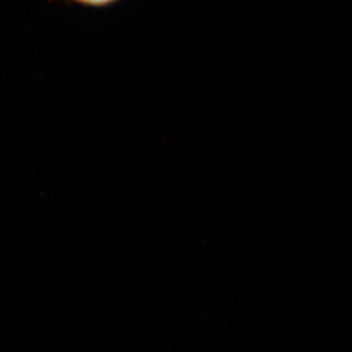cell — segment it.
<instances>
[{
	"instance_id": "obj_1",
	"label": "cell",
	"mask_w": 352,
	"mask_h": 352,
	"mask_svg": "<svg viewBox=\"0 0 352 352\" xmlns=\"http://www.w3.org/2000/svg\"><path fill=\"white\" fill-rule=\"evenodd\" d=\"M66 1L76 6L87 7V8L104 9L116 6L122 0H66Z\"/></svg>"
}]
</instances>
